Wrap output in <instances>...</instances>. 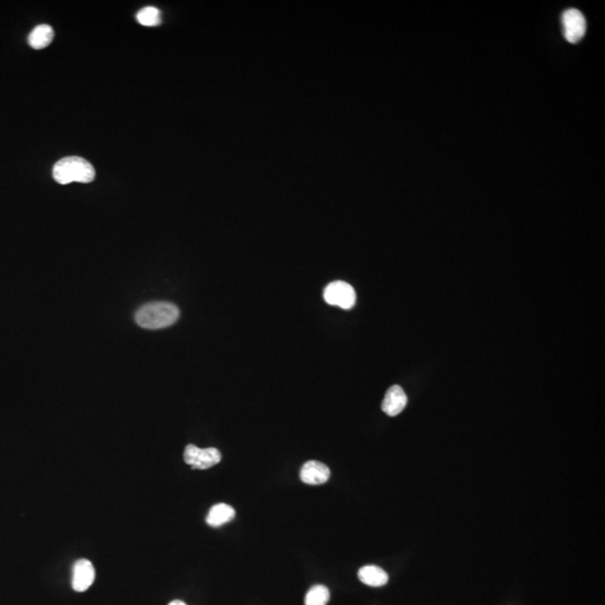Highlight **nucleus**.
Wrapping results in <instances>:
<instances>
[{
  "mask_svg": "<svg viewBox=\"0 0 605 605\" xmlns=\"http://www.w3.org/2000/svg\"><path fill=\"white\" fill-rule=\"evenodd\" d=\"M407 404V396L404 393V389L400 386H393L388 389L386 393L384 402H382L381 408L384 413L388 416L399 415Z\"/></svg>",
  "mask_w": 605,
  "mask_h": 605,
  "instance_id": "6e6552de",
  "label": "nucleus"
},
{
  "mask_svg": "<svg viewBox=\"0 0 605 605\" xmlns=\"http://www.w3.org/2000/svg\"><path fill=\"white\" fill-rule=\"evenodd\" d=\"M168 605H187L183 601H180V599H175V601H172Z\"/></svg>",
  "mask_w": 605,
  "mask_h": 605,
  "instance_id": "4468645a",
  "label": "nucleus"
},
{
  "mask_svg": "<svg viewBox=\"0 0 605 605\" xmlns=\"http://www.w3.org/2000/svg\"><path fill=\"white\" fill-rule=\"evenodd\" d=\"M137 20L144 26H157L161 24V13L155 7H145L137 14Z\"/></svg>",
  "mask_w": 605,
  "mask_h": 605,
  "instance_id": "ddd939ff",
  "label": "nucleus"
},
{
  "mask_svg": "<svg viewBox=\"0 0 605 605\" xmlns=\"http://www.w3.org/2000/svg\"><path fill=\"white\" fill-rule=\"evenodd\" d=\"M330 601V591L324 585H315L309 588L305 597V605H326Z\"/></svg>",
  "mask_w": 605,
  "mask_h": 605,
  "instance_id": "f8f14e48",
  "label": "nucleus"
},
{
  "mask_svg": "<svg viewBox=\"0 0 605 605\" xmlns=\"http://www.w3.org/2000/svg\"><path fill=\"white\" fill-rule=\"evenodd\" d=\"M564 36L567 42L575 44L580 42L586 33V20L578 9L571 8L562 16Z\"/></svg>",
  "mask_w": 605,
  "mask_h": 605,
  "instance_id": "39448f33",
  "label": "nucleus"
},
{
  "mask_svg": "<svg viewBox=\"0 0 605 605\" xmlns=\"http://www.w3.org/2000/svg\"><path fill=\"white\" fill-rule=\"evenodd\" d=\"M324 300L328 304L339 306L343 309H350L356 304V291L350 284L345 282H333L324 289Z\"/></svg>",
  "mask_w": 605,
  "mask_h": 605,
  "instance_id": "7ed1b4c3",
  "label": "nucleus"
},
{
  "mask_svg": "<svg viewBox=\"0 0 605 605\" xmlns=\"http://www.w3.org/2000/svg\"><path fill=\"white\" fill-rule=\"evenodd\" d=\"M53 37L54 31L51 26L45 24L36 26L29 34V45L35 50H42L51 44Z\"/></svg>",
  "mask_w": 605,
  "mask_h": 605,
  "instance_id": "9b49d317",
  "label": "nucleus"
},
{
  "mask_svg": "<svg viewBox=\"0 0 605 605\" xmlns=\"http://www.w3.org/2000/svg\"><path fill=\"white\" fill-rule=\"evenodd\" d=\"M235 511L231 506L226 504H218L210 509L207 517V523L211 527H220L229 523L235 518Z\"/></svg>",
  "mask_w": 605,
  "mask_h": 605,
  "instance_id": "9d476101",
  "label": "nucleus"
},
{
  "mask_svg": "<svg viewBox=\"0 0 605 605\" xmlns=\"http://www.w3.org/2000/svg\"><path fill=\"white\" fill-rule=\"evenodd\" d=\"M358 576L363 584L372 586V588H380V586L386 585L388 580H389L387 573L378 566L374 565L363 566L362 569H359Z\"/></svg>",
  "mask_w": 605,
  "mask_h": 605,
  "instance_id": "1a4fd4ad",
  "label": "nucleus"
},
{
  "mask_svg": "<svg viewBox=\"0 0 605 605\" xmlns=\"http://www.w3.org/2000/svg\"><path fill=\"white\" fill-rule=\"evenodd\" d=\"M300 480L305 484L320 486V484L326 483L330 480L331 471L324 463L309 461L306 462L300 469Z\"/></svg>",
  "mask_w": 605,
  "mask_h": 605,
  "instance_id": "0eeeda50",
  "label": "nucleus"
},
{
  "mask_svg": "<svg viewBox=\"0 0 605 605\" xmlns=\"http://www.w3.org/2000/svg\"><path fill=\"white\" fill-rule=\"evenodd\" d=\"M53 177L59 184L62 185L70 184L73 182L90 183L96 178V170L87 159L79 156H70L54 165Z\"/></svg>",
  "mask_w": 605,
  "mask_h": 605,
  "instance_id": "f03ea898",
  "label": "nucleus"
},
{
  "mask_svg": "<svg viewBox=\"0 0 605 605\" xmlns=\"http://www.w3.org/2000/svg\"><path fill=\"white\" fill-rule=\"evenodd\" d=\"M220 451L217 450L214 447H207V449H200L196 445H187L184 451V461L189 465H191L192 469H207L210 467H214L215 464H218L221 461Z\"/></svg>",
  "mask_w": 605,
  "mask_h": 605,
  "instance_id": "20e7f679",
  "label": "nucleus"
},
{
  "mask_svg": "<svg viewBox=\"0 0 605 605\" xmlns=\"http://www.w3.org/2000/svg\"><path fill=\"white\" fill-rule=\"evenodd\" d=\"M96 578L94 565L88 560H80L74 564L72 571V588L74 591L85 592Z\"/></svg>",
  "mask_w": 605,
  "mask_h": 605,
  "instance_id": "423d86ee",
  "label": "nucleus"
},
{
  "mask_svg": "<svg viewBox=\"0 0 605 605\" xmlns=\"http://www.w3.org/2000/svg\"><path fill=\"white\" fill-rule=\"evenodd\" d=\"M180 309L177 306L168 302H148L137 311V324L148 330H159V328L170 326L178 320Z\"/></svg>",
  "mask_w": 605,
  "mask_h": 605,
  "instance_id": "f257e3e1",
  "label": "nucleus"
}]
</instances>
